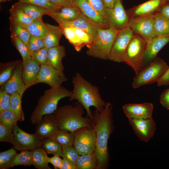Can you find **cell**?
<instances>
[{
  "label": "cell",
  "mask_w": 169,
  "mask_h": 169,
  "mask_svg": "<svg viewBox=\"0 0 169 169\" xmlns=\"http://www.w3.org/2000/svg\"><path fill=\"white\" fill-rule=\"evenodd\" d=\"M84 108L78 102L74 105H66L58 107L53 113V118L59 129L73 133L84 127H92L88 117H84Z\"/></svg>",
  "instance_id": "3"
},
{
  "label": "cell",
  "mask_w": 169,
  "mask_h": 169,
  "mask_svg": "<svg viewBox=\"0 0 169 169\" xmlns=\"http://www.w3.org/2000/svg\"><path fill=\"white\" fill-rule=\"evenodd\" d=\"M25 27L31 36L44 39L47 29L42 18L33 20L30 24Z\"/></svg>",
  "instance_id": "28"
},
{
  "label": "cell",
  "mask_w": 169,
  "mask_h": 169,
  "mask_svg": "<svg viewBox=\"0 0 169 169\" xmlns=\"http://www.w3.org/2000/svg\"><path fill=\"white\" fill-rule=\"evenodd\" d=\"M82 43L88 49L91 45L95 38L86 32L80 29L71 27Z\"/></svg>",
  "instance_id": "44"
},
{
  "label": "cell",
  "mask_w": 169,
  "mask_h": 169,
  "mask_svg": "<svg viewBox=\"0 0 169 169\" xmlns=\"http://www.w3.org/2000/svg\"><path fill=\"white\" fill-rule=\"evenodd\" d=\"M62 153L63 157L76 166L77 161L79 155L73 146H62Z\"/></svg>",
  "instance_id": "41"
},
{
  "label": "cell",
  "mask_w": 169,
  "mask_h": 169,
  "mask_svg": "<svg viewBox=\"0 0 169 169\" xmlns=\"http://www.w3.org/2000/svg\"><path fill=\"white\" fill-rule=\"evenodd\" d=\"M32 155L31 151H22L14 157L11 161L5 167L8 169L18 165L30 166L32 165Z\"/></svg>",
  "instance_id": "33"
},
{
  "label": "cell",
  "mask_w": 169,
  "mask_h": 169,
  "mask_svg": "<svg viewBox=\"0 0 169 169\" xmlns=\"http://www.w3.org/2000/svg\"><path fill=\"white\" fill-rule=\"evenodd\" d=\"M154 107L152 103H131L124 105L123 110L128 118L146 119L152 117Z\"/></svg>",
  "instance_id": "17"
},
{
  "label": "cell",
  "mask_w": 169,
  "mask_h": 169,
  "mask_svg": "<svg viewBox=\"0 0 169 169\" xmlns=\"http://www.w3.org/2000/svg\"><path fill=\"white\" fill-rule=\"evenodd\" d=\"M74 3L85 16L105 28H108L105 24L104 17L96 11L86 0H74Z\"/></svg>",
  "instance_id": "24"
},
{
  "label": "cell",
  "mask_w": 169,
  "mask_h": 169,
  "mask_svg": "<svg viewBox=\"0 0 169 169\" xmlns=\"http://www.w3.org/2000/svg\"><path fill=\"white\" fill-rule=\"evenodd\" d=\"M82 13L77 6L59 8L55 11L50 10L47 15L53 18L59 25L76 19Z\"/></svg>",
  "instance_id": "20"
},
{
  "label": "cell",
  "mask_w": 169,
  "mask_h": 169,
  "mask_svg": "<svg viewBox=\"0 0 169 169\" xmlns=\"http://www.w3.org/2000/svg\"><path fill=\"white\" fill-rule=\"evenodd\" d=\"M48 50L46 47L40 49L33 54L31 59L37 61L40 65H48Z\"/></svg>",
  "instance_id": "46"
},
{
  "label": "cell",
  "mask_w": 169,
  "mask_h": 169,
  "mask_svg": "<svg viewBox=\"0 0 169 169\" xmlns=\"http://www.w3.org/2000/svg\"><path fill=\"white\" fill-rule=\"evenodd\" d=\"M47 32L44 39L45 46L48 49L59 45V42L63 33L61 27L45 23Z\"/></svg>",
  "instance_id": "26"
},
{
  "label": "cell",
  "mask_w": 169,
  "mask_h": 169,
  "mask_svg": "<svg viewBox=\"0 0 169 169\" xmlns=\"http://www.w3.org/2000/svg\"><path fill=\"white\" fill-rule=\"evenodd\" d=\"M18 120L13 112L8 110L0 112V123L13 130Z\"/></svg>",
  "instance_id": "39"
},
{
  "label": "cell",
  "mask_w": 169,
  "mask_h": 169,
  "mask_svg": "<svg viewBox=\"0 0 169 169\" xmlns=\"http://www.w3.org/2000/svg\"><path fill=\"white\" fill-rule=\"evenodd\" d=\"M112 106L110 102L106 103L104 109L101 112L93 111L91 125L94 130L96 138V145L94 153L98 159L96 169H107L109 166V153L108 142L113 132L115 126L112 115Z\"/></svg>",
  "instance_id": "1"
},
{
  "label": "cell",
  "mask_w": 169,
  "mask_h": 169,
  "mask_svg": "<svg viewBox=\"0 0 169 169\" xmlns=\"http://www.w3.org/2000/svg\"><path fill=\"white\" fill-rule=\"evenodd\" d=\"M13 5L22 10L33 20L42 18L43 16L47 15L50 11L39 6L20 1Z\"/></svg>",
  "instance_id": "25"
},
{
  "label": "cell",
  "mask_w": 169,
  "mask_h": 169,
  "mask_svg": "<svg viewBox=\"0 0 169 169\" xmlns=\"http://www.w3.org/2000/svg\"><path fill=\"white\" fill-rule=\"evenodd\" d=\"M41 147L43 148L47 153L63 156L62 146L49 138H46L42 140Z\"/></svg>",
  "instance_id": "38"
},
{
  "label": "cell",
  "mask_w": 169,
  "mask_h": 169,
  "mask_svg": "<svg viewBox=\"0 0 169 169\" xmlns=\"http://www.w3.org/2000/svg\"><path fill=\"white\" fill-rule=\"evenodd\" d=\"M168 66L162 59L156 57L136 74L132 83L133 87L136 89L157 82Z\"/></svg>",
  "instance_id": "6"
},
{
  "label": "cell",
  "mask_w": 169,
  "mask_h": 169,
  "mask_svg": "<svg viewBox=\"0 0 169 169\" xmlns=\"http://www.w3.org/2000/svg\"><path fill=\"white\" fill-rule=\"evenodd\" d=\"M12 42L20 53L24 61L31 59V56L28 45L18 38L11 35Z\"/></svg>",
  "instance_id": "40"
},
{
  "label": "cell",
  "mask_w": 169,
  "mask_h": 169,
  "mask_svg": "<svg viewBox=\"0 0 169 169\" xmlns=\"http://www.w3.org/2000/svg\"><path fill=\"white\" fill-rule=\"evenodd\" d=\"M0 141L8 142L14 146L15 144L13 130L0 123Z\"/></svg>",
  "instance_id": "43"
},
{
  "label": "cell",
  "mask_w": 169,
  "mask_h": 169,
  "mask_svg": "<svg viewBox=\"0 0 169 169\" xmlns=\"http://www.w3.org/2000/svg\"><path fill=\"white\" fill-rule=\"evenodd\" d=\"M119 31L111 28H99L91 45L86 51L87 54L95 58L108 59Z\"/></svg>",
  "instance_id": "5"
},
{
  "label": "cell",
  "mask_w": 169,
  "mask_h": 169,
  "mask_svg": "<svg viewBox=\"0 0 169 169\" xmlns=\"http://www.w3.org/2000/svg\"><path fill=\"white\" fill-rule=\"evenodd\" d=\"M16 151L13 148L0 153V168L5 169L8 165L17 155Z\"/></svg>",
  "instance_id": "42"
},
{
  "label": "cell",
  "mask_w": 169,
  "mask_h": 169,
  "mask_svg": "<svg viewBox=\"0 0 169 169\" xmlns=\"http://www.w3.org/2000/svg\"><path fill=\"white\" fill-rule=\"evenodd\" d=\"M59 8H61L76 5L74 0H49Z\"/></svg>",
  "instance_id": "51"
},
{
  "label": "cell",
  "mask_w": 169,
  "mask_h": 169,
  "mask_svg": "<svg viewBox=\"0 0 169 169\" xmlns=\"http://www.w3.org/2000/svg\"><path fill=\"white\" fill-rule=\"evenodd\" d=\"M9 20H13L24 27L30 24L33 19L22 10L13 4L9 10Z\"/></svg>",
  "instance_id": "32"
},
{
  "label": "cell",
  "mask_w": 169,
  "mask_h": 169,
  "mask_svg": "<svg viewBox=\"0 0 169 169\" xmlns=\"http://www.w3.org/2000/svg\"><path fill=\"white\" fill-rule=\"evenodd\" d=\"M147 42L134 34L126 49L123 62L130 66L136 74L145 66L143 57Z\"/></svg>",
  "instance_id": "7"
},
{
  "label": "cell",
  "mask_w": 169,
  "mask_h": 169,
  "mask_svg": "<svg viewBox=\"0 0 169 169\" xmlns=\"http://www.w3.org/2000/svg\"><path fill=\"white\" fill-rule=\"evenodd\" d=\"M13 132L15 141L14 146L18 151L30 150L41 147L42 140L35 133L29 134L23 131L16 125Z\"/></svg>",
  "instance_id": "12"
},
{
  "label": "cell",
  "mask_w": 169,
  "mask_h": 169,
  "mask_svg": "<svg viewBox=\"0 0 169 169\" xmlns=\"http://www.w3.org/2000/svg\"><path fill=\"white\" fill-rule=\"evenodd\" d=\"M63 34L75 50L79 51L84 46L71 27H60Z\"/></svg>",
  "instance_id": "37"
},
{
  "label": "cell",
  "mask_w": 169,
  "mask_h": 169,
  "mask_svg": "<svg viewBox=\"0 0 169 169\" xmlns=\"http://www.w3.org/2000/svg\"><path fill=\"white\" fill-rule=\"evenodd\" d=\"M32 155V165L38 169H51L47 162L46 151L41 147H38L31 151Z\"/></svg>",
  "instance_id": "30"
},
{
  "label": "cell",
  "mask_w": 169,
  "mask_h": 169,
  "mask_svg": "<svg viewBox=\"0 0 169 169\" xmlns=\"http://www.w3.org/2000/svg\"><path fill=\"white\" fill-rule=\"evenodd\" d=\"M22 64L23 79L27 89L38 83L41 65L37 61L32 59L23 61Z\"/></svg>",
  "instance_id": "19"
},
{
  "label": "cell",
  "mask_w": 169,
  "mask_h": 169,
  "mask_svg": "<svg viewBox=\"0 0 169 169\" xmlns=\"http://www.w3.org/2000/svg\"><path fill=\"white\" fill-rule=\"evenodd\" d=\"M107 8H113L115 6L117 0H103Z\"/></svg>",
  "instance_id": "56"
},
{
  "label": "cell",
  "mask_w": 169,
  "mask_h": 169,
  "mask_svg": "<svg viewBox=\"0 0 169 169\" xmlns=\"http://www.w3.org/2000/svg\"><path fill=\"white\" fill-rule=\"evenodd\" d=\"M98 159L94 152L83 155H79L77 161V169H96Z\"/></svg>",
  "instance_id": "31"
},
{
  "label": "cell",
  "mask_w": 169,
  "mask_h": 169,
  "mask_svg": "<svg viewBox=\"0 0 169 169\" xmlns=\"http://www.w3.org/2000/svg\"><path fill=\"white\" fill-rule=\"evenodd\" d=\"M159 100L164 107L169 110V89L162 93L160 97Z\"/></svg>",
  "instance_id": "52"
},
{
  "label": "cell",
  "mask_w": 169,
  "mask_h": 169,
  "mask_svg": "<svg viewBox=\"0 0 169 169\" xmlns=\"http://www.w3.org/2000/svg\"><path fill=\"white\" fill-rule=\"evenodd\" d=\"M19 1L28 3L44 8L50 11H55L59 8L56 6L49 0H18Z\"/></svg>",
  "instance_id": "47"
},
{
  "label": "cell",
  "mask_w": 169,
  "mask_h": 169,
  "mask_svg": "<svg viewBox=\"0 0 169 169\" xmlns=\"http://www.w3.org/2000/svg\"><path fill=\"white\" fill-rule=\"evenodd\" d=\"M134 33L128 25L119 30L112 47L108 60L123 62L125 52Z\"/></svg>",
  "instance_id": "9"
},
{
  "label": "cell",
  "mask_w": 169,
  "mask_h": 169,
  "mask_svg": "<svg viewBox=\"0 0 169 169\" xmlns=\"http://www.w3.org/2000/svg\"><path fill=\"white\" fill-rule=\"evenodd\" d=\"M72 91L61 85L56 88L50 87L46 90L38 100V104L32 112L30 123L37 124L44 115L53 114L57 109L58 104L62 99L70 97Z\"/></svg>",
  "instance_id": "4"
},
{
  "label": "cell",
  "mask_w": 169,
  "mask_h": 169,
  "mask_svg": "<svg viewBox=\"0 0 169 169\" xmlns=\"http://www.w3.org/2000/svg\"><path fill=\"white\" fill-rule=\"evenodd\" d=\"M68 80L63 71L48 65H42L38 78V83H43L50 87L56 88L61 86Z\"/></svg>",
  "instance_id": "15"
},
{
  "label": "cell",
  "mask_w": 169,
  "mask_h": 169,
  "mask_svg": "<svg viewBox=\"0 0 169 169\" xmlns=\"http://www.w3.org/2000/svg\"><path fill=\"white\" fill-rule=\"evenodd\" d=\"M60 169H77L76 167L68 160L63 157L62 164Z\"/></svg>",
  "instance_id": "54"
},
{
  "label": "cell",
  "mask_w": 169,
  "mask_h": 169,
  "mask_svg": "<svg viewBox=\"0 0 169 169\" xmlns=\"http://www.w3.org/2000/svg\"><path fill=\"white\" fill-rule=\"evenodd\" d=\"M159 86L169 85V66L157 82Z\"/></svg>",
  "instance_id": "53"
},
{
  "label": "cell",
  "mask_w": 169,
  "mask_h": 169,
  "mask_svg": "<svg viewBox=\"0 0 169 169\" xmlns=\"http://www.w3.org/2000/svg\"><path fill=\"white\" fill-rule=\"evenodd\" d=\"M169 42V36L156 37L147 42L143 57L145 66L152 61L159 51Z\"/></svg>",
  "instance_id": "21"
},
{
  "label": "cell",
  "mask_w": 169,
  "mask_h": 169,
  "mask_svg": "<svg viewBox=\"0 0 169 169\" xmlns=\"http://www.w3.org/2000/svg\"><path fill=\"white\" fill-rule=\"evenodd\" d=\"M91 6L104 18L106 7L103 0H86Z\"/></svg>",
  "instance_id": "49"
},
{
  "label": "cell",
  "mask_w": 169,
  "mask_h": 169,
  "mask_svg": "<svg viewBox=\"0 0 169 169\" xmlns=\"http://www.w3.org/2000/svg\"><path fill=\"white\" fill-rule=\"evenodd\" d=\"M53 115H44L36 126L35 133L42 140L49 137L55 131L59 129Z\"/></svg>",
  "instance_id": "22"
},
{
  "label": "cell",
  "mask_w": 169,
  "mask_h": 169,
  "mask_svg": "<svg viewBox=\"0 0 169 169\" xmlns=\"http://www.w3.org/2000/svg\"><path fill=\"white\" fill-rule=\"evenodd\" d=\"M9 20L11 36L18 38L27 45L31 35L27 29L13 20Z\"/></svg>",
  "instance_id": "34"
},
{
  "label": "cell",
  "mask_w": 169,
  "mask_h": 169,
  "mask_svg": "<svg viewBox=\"0 0 169 169\" xmlns=\"http://www.w3.org/2000/svg\"><path fill=\"white\" fill-rule=\"evenodd\" d=\"M11 95L5 90L1 89L0 91V112L11 110L10 105Z\"/></svg>",
  "instance_id": "48"
},
{
  "label": "cell",
  "mask_w": 169,
  "mask_h": 169,
  "mask_svg": "<svg viewBox=\"0 0 169 169\" xmlns=\"http://www.w3.org/2000/svg\"><path fill=\"white\" fill-rule=\"evenodd\" d=\"M22 97L16 92L11 95L10 105L11 110L18 121H23L24 116L21 106Z\"/></svg>",
  "instance_id": "36"
},
{
  "label": "cell",
  "mask_w": 169,
  "mask_h": 169,
  "mask_svg": "<svg viewBox=\"0 0 169 169\" xmlns=\"http://www.w3.org/2000/svg\"><path fill=\"white\" fill-rule=\"evenodd\" d=\"M22 62L19 60L10 78L1 86V89L9 94L17 93L22 97L27 90L22 77Z\"/></svg>",
  "instance_id": "16"
},
{
  "label": "cell",
  "mask_w": 169,
  "mask_h": 169,
  "mask_svg": "<svg viewBox=\"0 0 169 169\" xmlns=\"http://www.w3.org/2000/svg\"><path fill=\"white\" fill-rule=\"evenodd\" d=\"M154 18L156 37L169 36V18L160 12L156 13Z\"/></svg>",
  "instance_id": "27"
},
{
  "label": "cell",
  "mask_w": 169,
  "mask_h": 169,
  "mask_svg": "<svg viewBox=\"0 0 169 169\" xmlns=\"http://www.w3.org/2000/svg\"><path fill=\"white\" fill-rule=\"evenodd\" d=\"M65 55V48L63 46L59 45L49 49L48 65L64 71L62 60Z\"/></svg>",
  "instance_id": "23"
},
{
  "label": "cell",
  "mask_w": 169,
  "mask_h": 169,
  "mask_svg": "<svg viewBox=\"0 0 169 169\" xmlns=\"http://www.w3.org/2000/svg\"><path fill=\"white\" fill-rule=\"evenodd\" d=\"M166 0H149L126 10L130 18L154 17L160 12Z\"/></svg>",
  "instance_id": "14"
},
{
  "label": "cell",
  "mask_w": 169,
  "mask_h": 169,
  "mask_svg": "<svg viewBox=\"0 0 169 169\" xmlns=\"http://www.w3.org/2000/svg\"><path fill=\"white\" fill-rule=\"evenodd\" d=\"M62 146H73V133L67 130L59 129L49 137Z\"/></svg>",
  "instance_id": "29"
},
{
  "label": "cell",
  "mask_w": 169,
  "mask_h": 169,
  "mask_svg": "<svg viewBox=\"0 0 169 169\" xmlns=\"http://www.w3.org/2000/svg\"><path fill=\"white\" fill-rule=\"evenodd\" d=\"M73 133V146L79 155L94 152L96 145L95 131L92 127H84Z\"/></svg>",
  "instance_id": "8"
},
{
  "label": "cell",
  "mask_w": 169,
  "mask_h": 169,
  "mask_svg": "<svg viewBox=\"0 0 169 169\" xmlns=\"http://www.w3.org/2000/svg\"><path fill=\"white\" fill-rule=\"evenodd\" d=\"M59 156L54 155L53 157H50L47 154L45 158L47 162L51 164L55 169H60L62 161V159Z\"/></svg>",
  "instance_id": "50"
},
{
  "label": "cell",
  "mask_w": 169,
  "mask_h": 169,
  "mask_svg": "<svg viewBox=\"0 0 169 169\" xmlns=\"http://www.w3.org/2000/svg\"><path fill=\"white\" fill-rule=\"evenodd\" d=\"M160 12L169 18V2H167L165 5L161 9Z\"/></svg>",
  "instance_id": "55"
},
{
  "label": "cell",
  "mask_w": 169,
  "mask_h": 169,
  "mask_svg": "<svg viewBox=\"0 0 169 169\" xmlns=\"http://www.w3.org/2000/svg\"><path fill=\"white\" fill-rule=\"evenodd\" d=\"M166 1L169 2V0H166Z\"/></svg>",
  "instance_id": "58"
},
{
  "label": "cell",
  "mask_w": 169,
  "mask_h": 169,
  "mask_svg": "<svg viewBox=\"0 0 169 169\" xmlns=\"http://www.w3.org/2000/svg\"><path fill=\"white\" fill-rule=\"evenodd\" d=\"M128 119L135 133L141 141L147 142L153 137L156 125L152 117L146 119Z\"/></svg>",
  "instance_id": "13"
},
{
  "label": "cell",
  "mask_w": 169,
  "mask_h": 169,
  "mask_svg": "<svg viewBox=\"0 0 169 169\" xmlns=\"http://www.w3.org/2000/svg\"><path fill=\"white\" fill-rule=\"evenodd\" d=\"M73 89L69 100H77L87 113V116L91 120L93 117L90 108L95 107L101 112L104 109L106 103L102 99L99 88L85 79L79 73H77L72 78Z\"/></svg>",
  "instance_id": "2"
},
{
  "label": "cell",
  "mask_w": 169,
  "mask_h": 169,
  "mask_svg": "<svg viewBox=\"0 0 169 169\" xmlns=\"http://www.w3.org/2000/svg\"><path fill=\"white\" fill-rule=\"evenodd\" d=\"M104 19L108 28L118 31L128 25L130 17L124 9L122 0H117L113 8H106Z\"/></svg>",
  "instance_id": "10"
},
{
  "label": "cell",
  "mask_w": 169,
  "mask_h": 169,
  "mask_svg": "<svg viewBox=\"0 0 169 169\" xmlns=\"http://www.w3.org/2000/svg\"><path fill=\"white\" fill-rule=\"evenodd\" d=\"M19 60L0 64V85L1 86L11 77Z\"/></svg>",
  "instance_id": "35"
},
{
  "label": "cell",
  "mask_w": 169,
  "mask_h": 169,
  "mask_svg": "<svg viewBox=\"0 0 169 169\" xmlns=\"http://www.w3.org/2000/svg\"><path fill=\"white\" fill-rule=\"evenodd\" d=\"M60 27H72L83 30L95 38L100 28H106L84 14L82 13L75 20L63 23Z\"/></svg>",
  "instance_id": "18"
},
{
  "label": "cell",
  "mask_w": 169,
  "mask_h": 169,
  "mask_svg": "<svg viewBox=\"0 0 169 169\" xmlns=\"http://www.w3.org/2000/svg\"><path fill=\"white\" fill-rule=\"evenodd\" d=\"M128 25L134 34L139 36L147 42L156 37L154 17L130 18Z\"/></svg>",
  "instance_id": "11"
},
{
  "label": "cell",
  "mask_w": 169,
  "mask_h": 169,
  "mask_svg": "<svg viewBox=\"0 0 169 169\" xmlns=\"http://www.w3.org/2000/svg\"><path fill=\"white\" fill-rule=\"evenodd\" d=\"M27 45L31 56L36 52L45 47L44 39L31 36L29 39Z\"/></svg>",
  "instance_id": "45"
},
{
  "label": "cell",
  "mask_w": 169,
  "mask_h": 169,
  "mask_svg": "<svg viewBox=\"0 0 169 169\" xmlns=\"http://www.w3.org/2000/svg\"><path fill=\"white\" fill-rule=\"evenodd\" d=\"M9 0H0V2H6L8 1H9Z\"/></svg>",
  "instance_id": "57"
}]
</instances>
